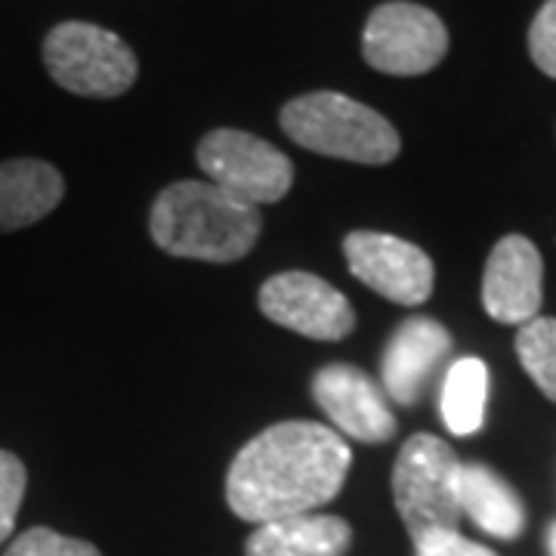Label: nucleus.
I'll use <instances>...</instances> for the list:
<instances>
[{
  "mask_svg": "<svg viewBox=\"0 0 556 556\" xmlns=\"http://www.w3.org/2000/svg\"><path fill=\"white\" fill-rule=\"evenodd\" d=\"M517 356L538 390L556 402V318L526 321L517 334Z\"/></svg>",
  "mask_w": 556,
  "mask_h": 556,
  "instance_id": "17",
  "label": "nucleus"
},
{
  "mask_svg": "<svg viewBox=\"0 0 556 556\" xmlns=\"http://www.w3.org/2000/svg\"><path fill=\"white\" fill-rule=\"evenodd\" d=\"M313 396L328 420L350 439L378 445L396 433L387 393L356 365H325L313 378Z\"/></svg>",
  "mask_w": 556,
  "mask_h": 556,
  "instance_id": "10",
  "label": "nucleus"
},
{
  "mask_svg": "<svg viewBox=\"0 0 556 556\" xmlns=\"http://www.w3.org/2000/svg\"><path fill=\"white\" fill-rule=\"evenodd\" d=\"M65 195L62 174L38 159L0 164V232H16L53 214Z\"/></svg>",
  "mask_w": 556,
  "mask_h": 556,
  "instance_id": "13",
  "label": "nucleus"
},
{
  "mask_svg": "<svg viewBox=\"0 0 556 556\" xmlns=\"http://www.w3.org/2000/svg\"><path fill=\"white\" fill-rule=\"evenodd\" d=\"M489 368L477 356L457 358L442 383V420L455 437L477 433L485 420Z\"/></svg>",
  "mask_w": 556,
  "mask_h": 556,
  "instance_id": "16",
  "label": "nucleus"
},
{
  "mask_svg": "<svg viewBox=\"0 0 556 556\" xmlns=\"http://www.w3.org/2000/svg\"><path fill=\"white\" fill-rule=\"evenodd\" d=\"M281 130L298 146L356 164H390L402 142L396 127L368 109L334 90H318L291 100L281 109Z\"/></svg>",
  "mask_w": 556,
  "mask_h": 556,
  "instance_id": "3",
  "label": "nucleus"
},
{
  "mask_svg": "<svg viewBox=\"0 0 556 556\" xmlns=\"http://www.w3.org/2000/svg\"><path fill=\"white\" fill-rule=\"evenodd\" d=\"M199 167L211 177L207 182L251 207L276 204L294 182V164L281 149L232 127L211 130L201 139Z\"/></svg>",
  "mask_w": 556,
  "mask_h": 556,
  "instance_id": "6",
  "label": "nucleus"
},
{
  "mask_svg": "<svg viewBox=\"0 0 556 556\" xmlns=\"http://www.w3.org/2000/svg\"><path fill=\"white\" fill-rule=\"evenodd\" d=\"M452 346V334L437 318L415 316L402 321L380 358L383 393L399 405H415Z\"/></svg>",
  "mask_w": 556,
  "mask_h": 556,
  "instance_id": "12",
  "label": "nucleus"
},
{
  "mask_svg": "<svg viewBox=\"0 0 556 556\" xmlns=\"http://www.w3.org/2000/svg\"><path fill=\"white\" fill-rule=\"evenodd\" d=\"M343 257L358 281L393 303L420 306L433 294V260L412 241L387 232H350L343 239Z\"/></svg>",
  "mask_w": 556,
  "mask_h": 556,
  "instance_id": "8",
  "label": "nucleus"
},
{
  "mask_svg": "<svg viewBox=\"0 0 556 556\" xmlns=\"http://www.w3.org/2000/svg\"><path fill=\"white\" fill-rule=\"evenodd\" d=\"M544 260L526 236H507L492 248L482 276V306L501 325H526L541 313Z\"/></svg>",
  "mask_w": 556,
  "mask_h": 556,
  "instance_id": "11",
  "label": "nucleus"
},
{
  "mask_svg": "<svg viewBox=\"0 0 556 556\" xmlns=\"http://www.w3.org/2000/svg\"><path fill=\"white\" fill-rule=\"evenodd\" d=\"M547 547H551V556H556V522L551 526V532H547Z\"/></svg>",
  "mask_w": 556,
  "mask_h": 556,
  "instance_id": "22",
  "label": "nucleus"
},
{
  "mask_svg": "<svg viewBox=\"0 0 556 556\" xmlns=\"http://www.w3.org/2000/svg\"><path fill=\"white\" fill-rule=\"evenodd\" d=\"M25 485H28L25 464L13 452L0 448V544L13 535L22 497H25Z\"/></svg>",
  "mask_w": 556,
  "mask_h": 556,
  "instance_id": "19",
  "label": "nucleus"
},
{
  "mask_svg": "<svg viewBox=\"0 0 556 556\" xmlns=\"http://www.w3.org/2000/svg\"><path fill=\"white\" fill-rule=\"evenodd\" d=\"M43 65L68 93L112 100L134 87L137 53L124 40L93 22H62L43 40Z\"/></svg>",
  "mask_w": 556,
  "mask_h": 556,
  "instance_id": "5",
  "label": "nucleus"
},
{
  "mask_svg": "<svg viewBox=\"0 0 556 556\" xmlns=\"http://www.w3.org/2000/svg\"><path fill=\"white\" fill-rule=\"evenodd\" d=\"M457 504L460 514H467L489 535L514 541L526 529V507L519 495L485 464H460Z\"/></svg>",
  "mask_w": 556,
  "mask_h": 556,
  "instance_id": "15",
  "label": "nucleus"
},
{
  "mask_svg": "<svg viewBox=\"0 0 556 556\" xmlns=\"http://www.w3.org/2000/svg\"><path fill=\"white\" fill-rule=\"evenodd\" d=\"M161 251L204 263L241 260L260 239V207L232 199L214 182L182 179L161 192L149 219Z\"/></svg>",
  "mask_w": 556,
  "mask_h": 556,
  "instance_id": "2",
  "label": "nucleus"
},
{
  "mask_svg": "<svg viewBox=\"0 0 556 556\" xmlns=\"http://www.w3.org/2000/svg\"><path fill=\"white\" fill-rule=\"evenodd\" d=\"M362 53L371 68L396 78H415L433 72L448 53V28L433 10L390 0L365 22Z\"/></svg>",
  "mask_w": 556,
  "mask_h": 556,
  "instance_id": "7",
  "label": "nucleus"
},
{
  "mask_svg": "<svg viewBox=\"0 0 556 556\" xmlns=\"http://www.w3.org/2000/svg\"><path fill=\"white\" fill-rule=\"evenodd\" d=\"M3 556H102L90 541H80V538H68L38 526V529H28L22 532Z\"/></svg>",
  "mask_w": 556,
  "mask_h": 556,
  "instance_id": "18",
  "label": "nucleus"
},
{
  "mask_svg": "<svg viewBox=\"0 0 556 556\" xmlns=\"http://www.w3.org/2000/svg\"><path fill=\"white\" fill-rule=\"evenodd\" d=\"M350 464L353 452L331 427L285 420L236 455L226 477V501L236 517L257 526L313 514L338 497Z\"/></svg>",
  "mask_w": 556,
  "mask_h": 556,
  "instance_id": "1",
  "label": "nucleus"
},
{
  "mask_svg": "<svg viewBox=\"0 0 556 556\" xmlns=\"http://www.w3.org/2000/svg\"><path fill=\"white\" fill-rule=\"evenodd\" d=\"M529 56L547 78H556V0H544L529 25Z\"/></svg>",
  "mask_w": 556,
  "mask_h": 556,
  "instance_id": "20",
  "label": "nucleus"
},
{
  "mask_svg": "<svg viewBox=\"0 0 556 556\" xmlns=\"http://www.w3.org/2000/svg\"><path fill=\"white\" fill-rule=\"evenodd\" d=\"M415 551L417 556H497L495 551L464 538L460 532H437L415 544Z\"/></svg>",
  "mask_w": 556,
  "mask_h": 556,
  "instance_id": "21",
  "label": "nucleus"
},
{
  "mask_svg": "<svg viewBox=\"0 0 556 556\" xmlns=\"http://www.w3.org/2000/svg\"><path fill=\"white\" fill-rule=\"evenodd\" d=\"M260 313L313 340H343L356 328L350 300L313 273H278L260 288Z\"/></svg>",
  "mask_w": 556,
  "mask_h": 556,
  "instance_id": "9",
  "label": "nucleus"
},
{
  "mask_svg": "<svg viewBox=\"0 0 556 556\" xmlns=\"http://www.w3.org/2000/svg\"><path fill=\"white\" fill-rule=\"evenodd\" d=\"M457 473L455 448L439 437L417 433L402 445L393 467V497L415 544L437 532H457Z\"/></svg>",
  "mask_w": 556,
  "mask_h": 556,
  "instance_id": "4",
  "label": "nucleus"
},
{
  "mask_svg": "<svg viewBox=\"0 0 556 556\" xmlns=\"http://www.w3.org/2000/svg\"><path fill=\"white\" fill-rule=\"evenodd\" d=\"M350 541L353 529L346 519L300 514L257 526L244 556H343Z\"/></svg>",
  "mask_w": 556,
  "mask_h": 556,
  "instance_id": "14",
  "label": "nucleus"
}]
</instances>
